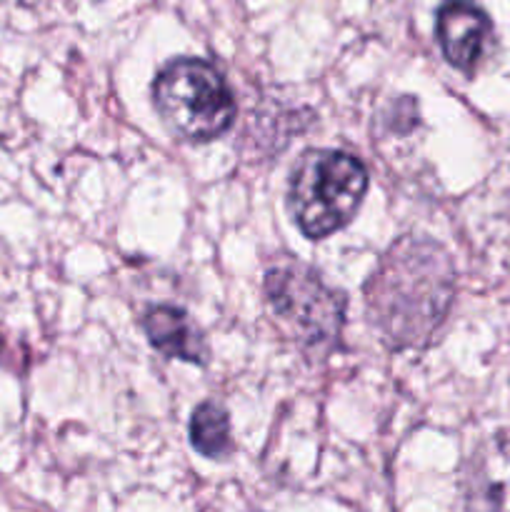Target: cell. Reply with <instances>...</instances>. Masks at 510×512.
Returning a JSON list of instances; mask_svg holds the SVG:
<instances>
[{
	"instance_id": "obj_6",
	"label": "cell",
	"mask_w": 510,
	"mask_h": 512,
	"mask_svg": "<svg viewBox=\"0 0 510 512\" xmlns=\"http://www.w3.org/2000/svg\"><path fill=\"white\" fill-rule=\"evenodd\" d=\"M143 330L150 345L165 358L195 365H205L208 360V345H205L203 333L185 310L173 308V305H155L145 313Z\"/></svg>"
},
{
	"instance_id": "obj_1",
	"label": "cell",
	"mask_w": 510,
	"mask_h": 512,
	"mask_svg": "<svg viewBox=\"0 0 510 512\" xmlns=\"http://www.w3.org/2000/svg\"><path fill=\"white\" fill-rule=\"evenodd\" d=\"M455 298L450 255L425 238L398 240L365 285V305L393 350L420 348L448 318Z\"/></svg>"
},
{
	"instance_id": "obj_7",
	"label": "cell",
	"mask_w": 510,
	"mask_h": 512,
	"mask_svg": "<svg viewBox=\"0 0 510 512\" xmlns=\"http://www.w3.org/2000/svg\"><path fill=\"white\" fill-rule=\"evenodd\" d=\"M190 445L205 458H223L230 453V415L218 403H200L190 415Z\"/></svg>"
},
{
	"instance_id": "obj_5",
	"label": "cell",
	"mask_w": 510,
	"mask_h": 512,
	"mask_svg": "<svg viewBox=\"0 0 510 512\" xmlns=\"http://www.w3.org/2000/svg\"><path fill=\"white\" fill-rule=\"evenodd\" d=\"M435 38L445 60L470 75L493 43V20L473 0H445L435 15Z\"/></svg>"
},
{
	"instance_id": "obj_4",
	"label": "cell",
	"mask_w": 510,
	"mask_h": 512,
	"mask_svg": "<svg viewBox=\"0 0 510 512\" xmlns=\"http://www.w3.org/2000/svg\"><path fill=\"white\" fill-rule=\"evenodd\" d=\"M265 298L283 328L303 345H330L343 328L345 303L315 270L285 260L265 273Z\"/></svg>"
},
{
	"instance_id": "obj_3",
	"label": "cell",
	"mask_w": 510,
	"mask_h": 512,
	"mask_svg": "<svg viewBox=\"0 0 510 512\" xmlns=\"http://www.w3.org/2000/svg\"><path fill=\"white\" fill-rule=\"evenodd\" d=\"M153 103L170 133L193 143L223 135L235 120L228 80L203 58H175L153 80Z\"/></svg>"
},
{
	"instance_id": "obj_2",
	"label": "cell",
	"mask_w": 510,
	"mask_h": 512,
	"mask_svg": "<svg viewBox=\"0 0 510 512\" xmlns=\"http://www.w3.org/2000/svg\"><path fill=\"white\" fill-rule=\"evenodd\" d=\"M368 190V170L345 150H305L290 175L288 205L300 233L323 240L345 228Z\"/></svg>"
}]
</instances>
